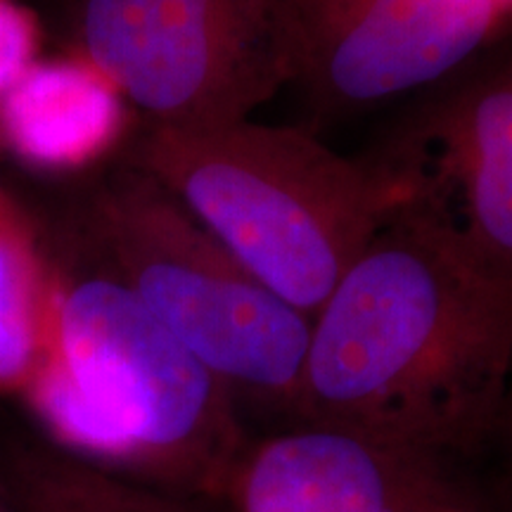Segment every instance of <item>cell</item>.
<instances>
[{"label":"cell","mask_w":512,"mask_h":512,"mask_svg":"<svg viewBox=\"0 0 512 512\" xmlns=\"http://www.w3.org/2000/svg\"><path fill=\"white\" fill-rule=\"evenodd\" d=\"M512 373V273L406 202L311 318L297 425L451 463L494 437Z\"/></svg>","instance_id":"obj_1"},{"label":"cell","mask_w":512,"mask_h":512,"mask_svg":"<svg viewBox=\"0 0 512 512\" xmlns=\"http://www.w3.org/2000/svg\"><path fill=\"white\" fill-rule=\"evenodd\" d=\"M48 351L24 392L55 446L176 494L228 496L249 441L226 384L69 230Z\"/></svg>","instance_id":"obj_2"},{"label":"cell","mask_w":512,"mask_h":512,"mask_svg":"<svg viewBox=\"0 0 512 512\" xmlns=\"http://www.w3.org/2000/svg\"><path fill=\"white\" fill-rule=\"evenodd\" d=\"M121 162L171 192L247 273L313 318L377 230L413 200L373 155H339L309 128L252 119L145 126Z\"/></svg>","instance_id":"obj_3"},{"label":"cell","mask_w":512,"mask_h":512,"mask_svg":"<svg viewBox=\"0 0 512 512\" xmlns=\"http://www.w3.org/2000/svg\"><path fill=\"white\" fill-rule=\"evenodd\" d=\"M67 230L235 401L294 420L311 318L247 273L155 178L119 159L76 197Z\"/></svg>","instance_id":"obj_4"},{"label":"cell","mask_w":512,"mask_h":512,"mask_svg":"<svg viewBox=\"0 0 512 512\" xmlns=\"http://www.w3.org/2000/svg\"><path fill=\"white\" fill-rule=\"evenodd\" d=\"M283 10L285 0H76L74 53L145 126L233 124L287 88Z\"/></svg>","instance_id":"obj_5"},{"label":"cell","mask_w":512,"mask_h":512,"mask_svg":"<svg viewBox=\"0 0 512 512\" xmlns=\"http://www.w3.org/2000/svg\"><path fill=\"white\" fill-rule=\"evenodd\" d=\"M503 0H285L287 88L347 119L420 95L496 41Z\"/></svg>","instance_id":"obj_6"},{"label":"cell","mask_w":512,"mask_h":512,"mask_svg":"<svg viewBox=\"0 0 512 512\" xmlns=\"http://www.w3.org/2000/svg\"><path fill=\"white\" fill-rule=\"evenodd\" d=\"M477 252L512 273V41L415 95L370 152Z\"/></svg>","instance_id":"obj_7"},{"label":"cell","mask_w":512,"mask_h":512,"mask_svg":"<svg viewBox=\"0 0 512 512\" xmlns=\"http://www.w3.org/2000/svg\"><path fill=\"white\" fill-rule=\"evenodd\" d=\"M228 496L240 512L467 508L444 460L316 425H297L249 446Z\"/></svg>","instance_id":"obj_8"},{"label":"cell","mask_w":512,"mask_h":512,"mask_svg":"<svg viewBox=\"0 0 512 512\" xmlns=\"http://www.w3.org/2000/svg\"><path fill=\"white\" fill-rule=\"evenodd\" d=\"M126 100L79 53L41 57L0 95V147L43 174H81L124 145Z\"/></svg>","instance_id":"obj_9"},{"label":"cell","mask_w":512,"mask_h":512,"mask_svg":"<svg viewBox=\"0 0 512 512\" xmlns=\"http://www.w3.org/2000/svg\"><path fill=\"white\" fill-rule=\"evenodd\" d=\"M53 259L31 211L0 188V394L22 399L48 351Z\"/></svg>","instance_id":"obj_10"},{"label":"cell","mask_w":512,"mask_h":512,"mask_svg":"<svg viewBox=\"0 0 512 512\" xmlns=\"http://www.w3.org/2000/svg\"><path fill=\"white\" fill-rule=\"evenodd\" d=\"M0 491L17 512H197L183 494L55 444L10 446L0 458Z\"/></svg>","instance_id":"obj_11"},{"label":"cell","mask_w":512,"mask_h":512,"mask_svg":"<svg viewBox=\"0 0 512 512\" xmlns=\"http://www.w3.org/2000/svg\"><path fill=\"white\" fill-rule=\"evenodd\" d=\"M41 22L22 0H0V95L41 60Z\"/></svg>","instance_id":"obj_12"},{"label":"cell","mask_w":512,"mask_h":512,"mask_svg":"<svg viewBox=\"0 0 512 512\" xmlns=\"http://www.w3.org/2000/svg\"><path fill=\"white\" fill-rule=\"evenodd\" d=\"M491 441H494L498 451H501L503 477H505V484H508V491L512 494V373H510L508 387H505L501 413H498L496 430Z\"/></svg>","instance_id":"obj_13"},{"label":"cell","mask_w":512,"mask_h":512,"mask_svg":"<svg viewBox=\"0 0 512 512\" xmlns=\"http://www.w3.org/2000/svg\"><path fill=\"white\" fill-rule=\"evenodd\" d=\"M0 512H17L15 508H12V503L8 501V496H5L3 491H0Z\"/></svg>","instance_id":"obj_14"},{"label":"cell","mask_w":512,"mask_h":512,"mask_svg":"<svg viewBox=\"0 0 512 512\" xmlns=\"http://www.w3.org/2000/svg\"><path fill=\"white\" fill-rule=\"evenodd\" d=\"M503 3H505V5H508V10L512 12V0H503Z\"/></svg>","instance_id":"obj_15"},{"label":"cell","mask_w":512,"mask_h":512,"mask_svg":"<svg viewBox=\"0 0 512 512\" xmlns=\"http://www.w3.org/2000/svg\"><path fill=\"white\" fill-rule=\"evenodd\" d=\"M453 512H472L470 508H460V510H453Z\"/></svg>","instance_id":"obj_16"}]
</instances>
